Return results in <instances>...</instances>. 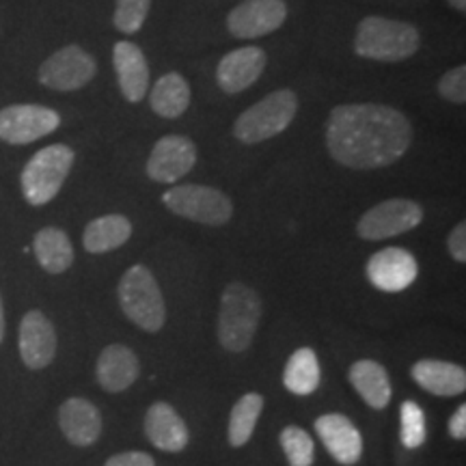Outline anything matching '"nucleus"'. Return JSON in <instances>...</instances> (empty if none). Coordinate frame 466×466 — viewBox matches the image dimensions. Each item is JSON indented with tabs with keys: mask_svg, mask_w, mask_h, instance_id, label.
<instances>
[{
	"mask_svg": "<svg viewBox=\"0 0 466 466\" xmlns=\"http://www.w3.org/2000/svg\"><path fill=\"white\" fill-rule=\"evenodd\" d=\"M410 143V121L384 104H341L326 121V147L333 160L357 171L393 165Z\"/></svg>",
	"mask_w": 466,
	"mask_h": 466,
	"instance_id": "nucleus-1",
	"label": "nucleus"
},
{
	"mask_svg": "<svg viewBox=\"0 0 466 466\" xmlns=\"http://www.w3.org/2000/svg\"><path fill=\"white\" fill-rule=\"evenodd\" d=\"M421 48V35L417 26L389 17L370 15L359 22L354 52L363 58L384 63L406 61Z\"/></svg>",
	"mask_w": 466,
	"mask_h": 466,
	"instance_id": "nucleus-2",
	"label": "nucleus"
},
{
	"mask_svg": "<svg viewBox=\"0 0 466 466\" xmlns=\"http://www.w3.org/2000/svg\"><path fill=\"white\" fill-rule=\"evenodd\" d=\"M261 319V299L244 283H229L218 311V339L227 352H244L253 341Z\"/></svg>",
	"mask_w": 466,
	"mask_h": 466,
	"instance_id": "nucleus-3",
	"label": "nucleus"
},
{
	"mask_svg": "<svg viewBox=\"0 0 466 466\" xmlns=\"http://www.w3.org/2000/svg\"><path fill=\"white\" fill-rule=\"evenodd\" d=\"M116 296H119L121 311L138 329L147 330V333H158L165 326V299H162L158 281L147 266L137 264L127 268L126 275L121 277L119 288H116Z\"/></svg>",
	"mask_w": 466,
	"mask_h": 466,
	"instance_id": "nucleus-4",
	"label": "nucleus"
},
{
	"mask_svg": "<svg viewBox=\"0 0 466 466\" xmlns=\"http://www.w3.org/2000/svg\"><path fill=\"white\" fill-rule=\"evenodd\" d=\"M299 113V96L291 89H279L244 110L233 124V137L244 145H258L285 132Z\"/></svg>",
	"mask_w": 466,
	"mask_h": 466,
	"instance_id": "nucleus-5",
	"label": "nucleus"
},
{
	"mask_svg": "<svg viewBox=\"0 0 466 466\" xmlns=\"http://www.w3.org/2000/svg\"><path fill=\"white\" fill-rule=\"evenodd\" d=\"M76 154L67 145L56 143L39 149L22 168L20 184L25 199L35 208H42L58 195L72 171Z\"/></svg>",
	"mask_w": 466,
	"mask_h": 466,
	"instance_id": "nucleus-6",
	"label": "nucleus"
},
{
	"mask_svg": "<svg viewBox=\"0 0 466 466\" xmlns=\"http://www.w3.org/2000/svg\"><path fill=\"white\" fill-rule=\"evenodd\" d=\"M162 203L177 217L195 220L199 225L223 227L233 217V203L229 197L212 186H175L162 195Z\"/></svg>",
	"mask_w": 466,
	"mask_h": 466,
	"instance_id": "nucleus-7",
	"label": "nucleus"
},
{
	"mask_svg": "<svg viewBox=\"0 0 466 466\" xmlns=\"http://www.w3.org/2000/svg\"><path fill=\"white\" fill-rule=\"evenodd\" d=\"M423 220V208L410 199H389L370 208L360 217L357 233L363 240L378 242L415 229Z\"/></svg>",
	"mask_w": 466,
	"mask_h": 466,
	"instance_id": "nucleus-8",
	"label": "nucleus"
},
{
	"mask_svg": "<svg viewBox=\"0 0 466 466\" xmlns=\"http://www.w3.org/2000/svg\"><path fill=\"white\" fill-rule=\"evenodd\" d=\"M96 58L80 46H66L50 55L39 67V85L52 91H78L96 78Z\"/></svg>",
	"mask_w": 466,
	"mask_h": 466,
	"instance_id": "nucleus-9",
	"label": "nucleus"
},
{
	"mask_svg": "<svg viewBox=\"0 0 466 466\" xmlns=\"http://www.w3.org/2000/svg\"><path fill=\"white\" fill-rule=\"evenodd\" d=\"M61 126L56 110L39 104H14L0 110V141L28 145L48 137Z\"/></svg>",
	"mask_w": 466,
	"mask_h": 466,
	"instance_id": "nucleus-10",
	"label": "nucleus"
},
{
	"mask_svg": "<svg viewBox=\"0 0 466 466\" xmlns=\"http://www.w3.org/2000/svg\"><path fill=\"white\" fill-rule=\"evenodd\" d=\"M197 165V145L182 134L162 137L151 149L145 171L154 182L175 184Z\"/></svg>",
	"mask_w": 466,
	"mask_h": 466,
	"instance_id": "nucleus-11",
	"label": "nucleus"
},
{
	"mask_svg": "<svg viewBox=\"0 0 466 466\" xmlns=\"http://www.w3.org/2000/svg\"><path fill=\"white\" fill-rule=\"evenodd\" d=\"M285 17V0H244L227 15V28L238 39H255L279 31Z\"/></svg>",
	"mask_w": 466,
	"mask_h": 466,
	"instance_id": "nucleus-12",
	"label": "nucleus"
},
{
	"mask_svg": "<svg viewBox=\"0 0 466 466\" xmlns=\"http://www.w3.org/2000/svg\"><path fill=\"white\" fill-rule=\"evenodd\" d=\"M367 279L370 283L387 294H398L415 283L419 275L417 259L404 248L389 247L378 250L367 261Z\"/></svg>",
	"mask_w": 466,
	"mask_h": 466,
	"instance_id": "nucleus-13",
	"label": "nucleus"
},
{
	"mask_svg": "<svg viewBox=\"0 0 466 466\" xmlns=\"http://www.w3.org/2000/svg\"><path fill=\"white\" fill-rule=\"evenodd\" d=\"M20 357L28 370H44L55 360L56 330L42 311L33 309L20 322Z\"/></svg>",
	"mask_w": 466,
	"mask_h": 466,
	"instance_id": "nucleus-14",
	"label": "nucleus"
},
{
	"mask_svg": "<svg viewBox=\"0 0 466 466\" xmlns=\"http://www.w3.org/2000/svg\"><path fill=\"white\" fill-rule=\"evenodd\" d=\"M266 52L255 46L248 48L231 50L229 55L220 58L217 67V83L220 89L229 96L247 91L250 85H255L261 78L266 69Z\"/></svg>",
	"mask_w": 466,
	"mask_h": 466,
	"instance_id": "nucleus-15",
	"label": "nucleus"
},
{
	"mask_svg": "<svg viewBox=\"0 0 466 466\" xmlns=\"http://www.w3.org/2000/svg\"><path fill=\"white\" fill-rule=\"evenodd\" d=\"M313 425H316V432L322 445L337 462L343 466H354L359 462L360 456H363V439H360L357 425L350 421L346 415L329 412V415L316 419Z\"/></svg>",
	"mask_w": 466,
	"mask_h": 466,
	"instance_id": "nucleus-16",
	"label": "nucleus"
},
{
	"mask_svg": "<svg viewBox=\"0 0 466 466\" xmlns=\"http://www.w3.org/2000/svg\"><path fill=\"white\" fill-rule=\"evenodd\" d=\"M113 66L126 100L130 104L143 102L149 86V67L143 50L132 42H116L113 50Z\"/></svg>",
	"mask_w": 466,
	"mask_h": 466,
	"instance_id": "nucleus-17",
	"label": "nucleus"
},
{
	"mask_svg": "<svg viewBox=\"0 0 466 466\" xmlns=\"http://www.w3.org/2000/svg\"><path fill=\"white\" fill-rule=\"evenodd\" d=\"M58 425L76 447H89L102 434V415L96 404L85 398H69L58 408Z\"/></svg>",
	"mask_w": 466,
	"mask_h": 466,
	"instance_id": "nucleus-18",
	"label": "nucleus"
},
{
	"mask_svg": "<svg viewBox=\"0 0 466 466\" xmlns=\"http://www.w3.org/2000/svg\"><path fill=\"white\" fill-rule=\"evenodd\" d=\"M138 374H141V363H138L134 350L124 346V343H113V346L102 350L100 359H97L96 376L104 391H126L127 387L137 382Z\"/></svg>",
	"mask_w": 466,
	"mask_h": 466,
	"instance_id": "nucleus-19",
	"label": "nucleus"
},
{
	"mask_svg": "<svg viewBox=\"0 0 466 466\" xmlns=\"http://www.w3.org/2000/svg\"><path fill=\"white\" fill-rule=\"evenodd\" d=\"M145 434L151 445L162 451L177 453L188 445V428H186L184 419L165 401H156L149 406L147 415H145Z\"/></svg>",
	"mask_w": 466,
	"mask_h": 466,
	"instance_id": "nucleus-20",
	"label": "nucleus"
},
{
	"mask_svg": "<svg viewBox=\"0 0 466 466\" xmlns=\"http://www.w3.org/2000/svg\"><path fill=\"white\" fill-rule=\"evenodd\" d=\"M410 374H412V380H415L423 391L439 395V398L462 395L466 389V371L464 367L458 363L423 359L412 365Z\"/></svg>",
	"mask_w": 466,
	"mask_h": 466,
	"instance_id": "nucleus-21",
	"label": "nucleus"
},
{
	"mask_svg": "<svg viewBox=\"0 0 466 466\" xmlns=\"http://www.w3.org/2000/svg\"><path fill=\"white\" fill-rule=\"evenodd\" d=\"M350 382L357 389V393L365 400L367 406L374 410H382L391 401V380H389L387 370L376 360L363 359L350 367Z\"/></svg>",
	"mask_w": 466,
	"mask_h": 466,
	"instance_id": "nucleus-22",
	"label": "nucleus"
},
{
	"mask_svg": "<svg viewBox=\"0 0 466 466\" xmlns=\"http://www.w3.org/2000/svg\"><path fill=\"white\" fill-rule=\"evenodd\" d=\"M33 250L39 266L48 275H63L74 264V247L69 236L58 227H44L35 233Z\"/></svg>",
	"mask_w": 466,
	"mask_h": 466,
	"instance_id": "nucleus-23",
	"label": "nucleus"
},
{
	"mask_svg": "<svg viewBox=\"0 0 466 466\" xmlns=\"http://www.w3.org/2000/svg\"><path fill=\"white\" fill-rule=\"evenodd\" d=\"M132 236V223L121 214H108V217H100L91 220L85 227L83 244L85 250L91 255H102L108 250H115L130 240Z\"/></svg>",
	"mask_w": 466,
	"mask_h": 466,
	"instance_id": "nucleus-24",
	"label": "nucleus"
},
{
	"mask_svg": "<svg viewBox=\"0 0 466 466\" xmlns=\"http://www.w3.org/2000/svg\"><path fill=\"white\" fill-rule=\"evenodd\" d=\"M190 85L177 72H168L151 86L149 104L156 115L165 116V119H177L190 106Z\"/></svg>",
	"mask_w": 466,
	"mask_h": 466,
	"instance_id": "nucleus-25",
	"label": "nucleus"
},
{
	"mask_svg": "<svg viewBox=\"0 0 466 466\" xmlns=\"http://www.w3.org/2000/svg\"><path fill=\"white\" fill-rule=\"evenodd\" d=\"M283 384L294 395H311L319 387V360L316 350L300 348L291 354L283 371Z\"/></svg>",
	"mask_w": 466,
	"mask_h": 466,
	"instance_id": "nucleus-26",
	"label": "nucleus"
},
{
	"mask_svg": "<svg viewBox=\"0 0 466 466\" xmlns=\"http://www.w3.org/2000/svg\"><path fill=\"white\" fill-rule=\"evenodd\" d=\"M264 410V398L259 393H247L236 401L229 415V445L244 447L255 432V425L259 421Z\"/></svg>",
	"mask_w": 466,
	"mask_h": 466,
	"instance_id": "nucleus-27",
	"label": "nucleus"
},
{
	"mask_svg": "<svg viewBox=\"0 0 466 466\" xmlns=\"http://www.w3.org/2000/svg\"><path fill=\"white\" fill-rule=\"evenodd\" d=\"M279 441H281L289 466H311L316 460V442L299 425H288Z\"/></svg>",
	"mask_w": 466,
	"mask_h": 466,
	"instance_id": "nucleus-28",
	"label": "nucleus"
},
{
	"mask_svg": "<svg viewBox=\"0 0 466 466\" xmlns=\"http://www.w3.org/2000/svg\"><path fill=\"white\" fill-rule=\"evenodd\" d=\"M400 423H401V430H400V441L401 445L406 447V450H419V447L425 442V412L423 408L417 404V401L408 400L401 404L400 408Z\"/></svg>",
	"mask_w": 466,
	"mask_h": 466,
	"instance_id": "nucleus-29",
	"label": "nucleus"
},
{
	"mask_svg": "<svg viewBox=\"0 0 466 466\" xmlns=\"http://www.w3.org/2000/svg\"><path fill=\"white\" fill-rule=\"evenodd\" d=\"M151 0H116L113 25L116 31L132 35L138 33L147 20Z\"/></svg>",
	"mask_w": 466,
	"mask_h": 466,
	"instance_id": "nucleus-30",
	"label": "nucleus"
},
{
	"mask_svg": "<svg viewBox=\"0 0 466 466\" xmlns=\"http://www.w3.org/2000/svg\"><path fill=\"white\" fill-rule=\"evenodd\" d=\"M439 93L451 104L466 102V66H458L447 72L439 83Z\"/></svg>",
	"mask_w": 466,
	"mask_h": 466,
	"instance_id": "nucleus-31",
	"label": "nucleus"
},
{
	"mask_svg": "<svg viewBox=\"0 0 466 466\" xmlns=\"http://www.w3.org/2000/svg\"><path fill=\"white\" fill-rule=\"evenodd\" d=\"M447 248H450L451 258L464 264L466 261V223H458L453 227L450 238H447Z\"/></svg>",
	"mask_w": 466,
	"mask_h": 466,
	"instance_id": "nucleus-32",
	"label": "nucleus"
},
{
	"mask_svg": "<svg viewBox=\"0 0 466 466\" xmlns=\"http://www.w3.org/2000/svg\"><path fill=\"white\" fill-rule=\"evenodd\" d=\"M104 466H156V462L149 453L124 451V453H116L113 458H108Z\"/></svg>",
	"mask_w": 466,
	"mask_h": 466,
	"instance_id": "nucleus-33",
	"label": "nucleus"
},
{
	"mask_svg": "<svg viewBox=\"0 0 466 466\" xmlns=\"http://www.w3.org/2000/svg\"><path fill=\"white\" fill-rule=\"evenodd\" d=\"M450 436L456 441L466 439V406L460 404L450 419Z\"/></svg>",
	"mask_w": 466,
	"mask_h": 466,
	"instance_id": "nucleus-34",
	"label": "nucleus"
},
{
	"mask_svg": "<svg viewBox=\"0 0 466 466\" xmlns=\"http://www.w3.org/2000/svg\"><path fill=\"white\" fill-rule=\"evenodd\" d=\"M5 339V307H3V296H0V343Z\"/></svg>",
	"mask_w": 466,
	"mask_h": 466,
	"instance_id": "nucleus-35",
	"label": "nucleus"
},
{
	"mask_svg": "<svg viewBox=\"0 0 466 466\" xmlns=\"http://www.w3.org/2000/svg\"><path fill=\"white\" fill-rule=\"evenodd\" d=\"M450 5L456 11H460V14H464L466 11V0H450Z\"/></svg>",
	"mask_w": 466,
	"mask_h": 466,
	"instance_id": "nucleus-36",
	"label": "nucleus"
}]
</instances>
